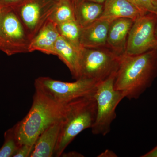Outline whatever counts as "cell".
Returning <instances> with one entry per match:
<instances>
[{
    "instance_id": "d4e9b609",
    "label": "cell",
    "mask_w": 157,
    "mask_h": 157,
    "mask_svg": "<svg viewBox=\"0 0 157 157\" xmlns=\"http://www.w3.org/2000/svg\"><path fill=\"white\" fill-rule=\"evenodd\" d=\"M62 156L68 157H84L83 155L76 151H71L67 153H63Z\"/></svg>"
},
{
    "instance_id": "277c9868",
    "label": "cell",
    "mask_w": 157,
    "mask_h": 157,
    "mask_svg": "<svg viewBox=\"0 0 157 157\" xmlns=\"http://www.w3.org/2000/svg\"><path fill=\"white\" fill-rule=\"evenodd\" d=\"M121 56L107 46L82 47L79 52L78 78H88L98 82L106 80L117 72Z\"/></svg>"
},
{
    "instance_id": "30bf717a",
    "label": "cell",
    "mask_w": 157,
    "mask_h": 157,
    "mask_svg": "<svg viewBox=\"0 0 157 157\" xmlns=\"http://www.w3.org/2000/svg\"><path fill=\"white\" fill-rule=\"evenodd\" d=\"M113 21L99 18L90 25L81 28V47L97 48L106 46L109 27Z\"/></svg>"
},
{
    "instance_id": "484cf974",
    "label": "cell",
    "mask_w": 157,
    "mask_h": 157,
    "mask_svg": "<svg viewBox=\"0 0 157 157\" xmlns=\"http://www.w3.org/2000/svg\"><path fill=\"white\" fill-rule=\"evenodd\" d=\"M85 1H90V2H94L99 4H104L106 0H85Z\"/></svg>"
},
{
    "instance_id": "4fadbf2b",
    "label": "cell",
    "mask_w": 157,
    "mask_h": 157,
    "mask_svg": "<svg viewBox=\"0 0 157 157\" xmlns=\"http://www.w3.org/2000/svg\"><path fill=\"white\" fill-rule=\"evenodd\" d=\"M62 120L51 125L38 137L30 157L53 156Z\"/></svg>"
},
{
    "instance_id": "44dd1931",
    "label": "cell",
    "mask_w": 157,
    "mask_h": 157,
    "mask_svg": "<svg viewBox=\"0 0 157 157\" xmlns=\"http://www.w3.org/2000/svg\"><path fill=\"white\" fill-rule=\"evenodd\" d=\"M34 145L22 144L21 145L13 157H30L33 150Z\"/></svg>"
},
{
    "instance_id": "9a60e30c",
    "label": "cell",
    "mask_w": 157,
    "mask_h": 157,
    "mask_svg": "<svg viewBox=\"0 0 157 157\" xmlns=\"http://www.w3.org/2000/svg\"><path fill=\"white\" fill-rule=\"evenodd\" d=\"M79 52L80 51L59 36L56 44L55 56L64 63L76 79L78 77Z\"/></svg>"
},
{
    "instance_id": "9c48e42d",
    "label": "cell",
    "mask_w": 157,
    "mask_h": 157,
    "mask_svg": "<svg viewBox=\"0 0 157 157\" xmlns=\"http://www.w3.org/2000/svg\"><path fill=\"white\" fill-rule=\"evenodd\" d=\"M57 3L55 0H23L11 7L31 40L50 17Z\"/></svg>"
},
{
    "instance_id": "d6986e66",
    "label": "cell",
    "mask_w": 157,
    "mask_h": 157,
    "mask_svg": "<svg viewBox=\"0 0 157 157\" xmlns=\"http://www.w3.org/2000/svg\"><path fill=\"white\" fill-rule=\"evenodd\" d=\"M4 137L5 141L0 148V157H13L21 146L16 137L14 126L6 131Z\"/></svg>"
},
{
    "instance_id": "f546056e",
    "label": "cell",
    "mask_w": 157,
    "mask_h": 157,
    "mask_svg": "<svg viewBox=\"0 0 157 157\" xmlns=\"http://www.w3.org/2000/svg\"><path fill=\"white\" fill-rule=\"evenodd\" d=\"M55 1L57 2H58L59 1H61V0H55Z\"/></svg>"
},
{
    "instance_id": "2e32d148",
    "label": "cell",
    "mask_w": 157,
    "mask_h": 157,
    "mask_svg": "<svg viewBox=\"0 0 157 157\" xmlns=\"http://www.w3.org/2000/svg\"><path fill=\"white\" fill-rule=\"evenodd\" d=\"M104 4L81 0L75 7V19L80 27L90 25L101 17Z\"/></svg>"
},
{
    "instance_id": "83f0119b",
    "label": "cell",
    "mask_w": 157,
    "mask_h": 157,
    "mask_svg": "<svg viewBox=\"0 0 157 157\" xmlns=\"http://www.w3.org/2000/svg\"><path fill=\"white\" fill-rule=\"evenodd\" d=\"M71 1L72 3H73V6H74V9H75V6H76V5H77L81 0H71Z\"/></svg>"
},
{
    "instance_id": "52a82bcc",
    "label": "cell",
    "mask_w": 157,
    "mask_h": 157,
    "mask_svg": "<svg viewBox=\"0 0 157 157\" xmlns=\"http://www.w3.org/2000/svg\"><path fill=\"white\" fill-rule=\"evenodd\" d=\"M30 42L13 8L0 7V50L8 56L27 53Z\"/></svg>"
},
{
    "instance_id": "8fae6325",
    "label": "cell",
    "mask_w": 157,
    "mask_h": 157,
    "mask_svg": "<svg viewBox=\"0 0 157 157\" xmlns=\"http://www.w3.org/2000/svg\"><path fill=\"white\" fill-rule=\"evenodd\" d=\"M133 19L120 18L113 20L109 27L106 46L118 55L125 54L129 33Z\"/></svg>"
},
{
    "instance_id": "e0dca14e",
    "label": "cell",
    "mask_w": 157,
    "mask_h": 157,
    "mask_svg": "<svg viewBox=\"0 0 157 157\" xmlns=\"http://www.w3.org/2000/svg\"><path fill=\"white\" fill-rule=\"evenodd\" d=\"M57 28L61 36L78 50H81L82 48L80 44L81 28L76 20L70 21L57 25Z\"/></svg>"
},
{
    "instance_id": "ffe728a7",
    "label": "cell",
    "mask_w": 157,
    "mask_h": 157,
    "mask_svg": "<svg viewBox=\"0 0 157 157\" xmlns=\"http://www.w3.org/2000/svg\"><path fill=\"white\" fill-rule=\"evenodd\" d=\"M132 5L144 13L155 12L152 0H128Z\"/></svg>"
},
{
    "instance_id": "ac0fdd59",
    "label": "cell",
    "mask_w": 157,
    "mask_h": 157,
    "mask_svg": "<svg viewBox=\"0 0 157 157\" xmlns=\"http://www.w3.org/2000/svg\"><path fill=\"white\" fill-rule=\"evenodd\" d=\"M49 19L56 25L75 19V9L71 0H61L57 2Z\"/></svg>"
},
{
    "instance_id": "7c38bea8",
    "label": "cell",
    "mask_w": 157,
    "mask_h": 157,
    "mask_svg": "<svg viewBox=\"0 0 157 157\" xmlns=\"http://www.w3.org/2000/svg\"><path fill=\"white\" fill-rule=\"evenodd\" d=\"M59 36L56 25L48 18L31 40L29 52L38 51L46 54L55 56L56 44Z\"/></svg>"
},
{
    "instance_id": "603a6c76",
    "label": "cell",
    "mask_w": 157,
    "mask_h": 157,
    "mask_svg": "<svg viewBox=\"0 0 157 157\" xmlns=\"http://www.w3.org/2000/svg\"><path fill=\"white\" fill-rule=\"evenodd\" d=\"M99 157H116L117 155L114 152L109 149H107L105 151L101 153V154L98 156Z\"/></svg>"
},
{
    "instance_id": "3957f363",
    "label": "cell",
    "mask_w": 157,
    "mask_h": 157,
    "mask_svg": "<svg viewBox=\"0 0 157 157\" xmlns=\"http://www.w3.org/2000/svg\"><path fill=\"white\" fill-rule=\"evenodd\" d=\"M94 94L69 103L62 120L54 155L61 156L68 145L81 132L91 128L97 116V104Z\"/></svg>"
},
{
    "instance_id": "6da1fadb",
    "label": "cell",
    "mask_w": 157,
    "mask_h": 157,
    "mask_svg": "<svg viewBox=\"0 0 157 157\" xmlns=\"http://www.w3.org/2000/svg\"><path fill=\"white\" fill-rule=\"evenodd\" d=\"M157 77V50L121 56L114 79L116 90L125 98L137 100L151 87Z\"/></svg>"
},
{
    "instance_id": "7a4b0ae2",
    "label": "cell",
    "mask_w": 157,
    "mask_h": 157,
    "mask_svg": "<svg viewBox=\"0 0 157 157\" xmlns=\"http://www.w3.org/2000/svg\"><path fill=\"white\" fill-rule=\"evenodd\" d=\"M69 103L59 104L36 90L33 104L28 113L14 125L20 145H34L37 138L45 129L63 118Z\"/></svg>"
},
{
    "instance_id": "cb8c5ba5",
    "label": "cell",
    "mask_w": 157,
    "mask_h": 157,
    "mask_svg": "<svg viewBox=\"0 0 157 157\" xmlns=\"http://www.w3.org/2000/svg\"><path fill=\"white\" fill-rule=\"evenodd\" d=\"M141 157H157V145L150 151L141 156Z\"/></svg>"
},
{
    "instance_id": "5bb4252c",
    "label": "cell",
    "mask_w": 157,
    "mask_h": 157,
    "mask_svg": "<svg viewBox=\"0 0 157 157\" xmlns=\"http://www.w3.org/2000/svg\"><path fill=\"white\" fill-rule=\"evenodd\" d=\"M104 10L100 18L113 20L120 18H129L135 20L145 14L137 9L128 0H106Z\"/></svg>"
},
{
    "instance_id": "7402d4cb",
    "label": "cell",
    "mask_w": 157,
    "mask_h": 157,
    "mask_svg": "<svg viewBox=\"0 0 157 157\" xmlns=\"http://www.w3.org/2000/svg\"><path fill=\"white\" fill-rule=\"evenodd\" d=\"M23 0H0V7H13Z\"/></svg>"
},
{
    "instance_id": "ba28073f",
    "label": "cell",
    "mask_w": 157,
    "mask_h": 157,
    "mask_svg": "<svg viewBox=\"0 0 157 157\" xmlns=\"http://www.w3.org/2000/svg\"><path fill=\"white\" fill-rule=\"evenodd\" d=\"M157 14L148 12L134 21L129 33L125 54L137 55L157 50Z\"/></svg>"
},
{
    "instance_id": "f1b7e54d",
    "label": "cell",
    "mask_w": 157,
    "mask_h": 157,
    "mask_svg": "<svg viewBox=\"0 0 157 157\" xmlns=\"http://www.w3.org/2000/svg\"><path fill=\"white\" fill-rule=\"evenodd\" d=\"M156 33L157 36V26H156Z\"/></svg>"
},
{
    "instance_id": "4316f807",
    "label": "cell",
    "mask_w": 157,
    "mask_h": 157,
    "mask_svg": "<svg viewBox=\"0 0 157 157\" xmlns=\"http://www.w3.org/2000/svg\"><path fill=\"white\" fill-rule=\"evenodd\" d=\"M153 5L155 8V12L157 14V0H152Z\"/></svg>"
},
{
    "instance_id": "8992f818",
    "label": "cell",
    "mask_w": 157,
    "mask_h": 157,
    "mask_svg": "<svg viewBox=\"0 0 157 157\" xmlns=\"http://www.w3.org/2000/svg\"><path fill=\"white\" fill-rule=\"evenodd\" d=\"M98 83L88 78H79L73 82H67L41 76L35 79L34 85L35 89L39 90L52 101L66 104L94 94Z\"/></svg>"
},
{
    "instance_id": "5b68a950",
    "label": "cell",
    "mask_w": 157,
    "mask_h": 157,
    "mask_svg": "<svg viewBox=\"0 0 157 157\" xmlns=\"http://www.w3.org/2000/svg\"><path fill=\"white\" fill-rule=\"evenodd\" d=\"M116 74L98 82L94 93L97 108L95 121L91 128L94 135L105 136L109 133L116 118L117 107L125 98L123 94L114 87Z\"/></svg>"
}]
</instances>
